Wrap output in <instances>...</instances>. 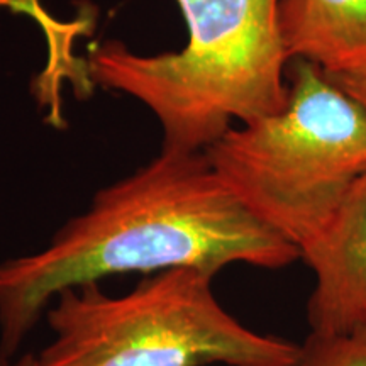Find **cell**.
Returning <instances> with one entry per match:
<instances>
[{"label":"cell","instance_id":"obj_1","mask_svg":"<svg viewBox=\"0 0 366 366\" xmlns=\"http://www.w3.org/2000/svg\"><path fill=\"white\" fill-rule=\"evenodd\" d=\"M300 249L232 194L205 151L162 149L132 175L97 192L43 249L0 262V356L9 358L59 292L122 273L232 263L278 269Z\"/></svg>","mask_w":366,"mask_h":366},{"label":"cell","instance_id":"obj_2","mask_svg":"<svg viewBox=\"0 0 366 366\" xmlns=\"http://www.w3.org/2000/svg\"><path fill=\"white\" fill-rule=\"evenodd\" d=\"M189 39L175 53L137 54L119 41L90 51L95 84L144 104L164 151L199 153L224 132L288 102L280 0H177Z\"/></svg>","mask_w":366,"mask_h":366},{"label":"cell","instance_id":"obj_3","mask_svg":"<svg viewBox=\"0 0 366 366\" xmlns=\"http://www.w3.org/2000/svg\"><path fill=\"white\" fill-rule=\"evenodd\" d=\"M288 80L283 111L232 126L205 154L232 194L302 253L366 172V112L304 59Z\"/></svg>","mask_w":366,"mask_h":366},{"label":"cell","instance_id":"obj_4","mask_svg":"<svg viewBox=\"0 0 366 366\" xmlns=\"http://www.w3.org/2000/svg\"><path fill=\"white\" fill-rule=\"evenodd\" d=\"M214 277L151 274L124 295L66 288L46 310L53 341L39 366H300L302 346L242 326L219 304Z\"/></svg>","mask_w":366,"mask_h":366},{"label":"cell","instance_id":"obj_5","mask_svg":"<svg viewBox=\"0 0 366 366\" xmlns=\"http://www.w3.org/2000/svg\"><path fill=\"white\" fill-rule=\"evenodd\" d=\"M312 268L310 336L341 337L366 331V172L324 231L302 249Z\"/></svg>","mask_w":366,"mask_h":366},{"label":"cell","instance_id":"obj_6","mask_svg":"<svg viewBox=\"0 0 366 366\" xmlns=\"http://www.w3.org/2000/svg\"><path fill=\"white\" fill-rule=\"evenodd\" d=\"M278 21L288 61L326 75L366 66V0H280Z\"/></svg>","mask_w":366,"mask_h":366},{"label":"cell","instance_id":"obj_7","mask_svg":"<svg viewBox=\"0 0 366 366\" xmlns=\"http://www.w3.org/2000/svg\"><path fill=\"white\" fill-rule=\"evenodd\" d=\"M300 366H366V331L341 337L309 334L302 345Z\"/></svg>","mask_w":366,"mask_h":366},{"label":"cell","instance_id":"obj_8","mask_svg":"<svg viewBox=\"0 0 366 366\" xmlns=\"http://www.w3.org/2000/svg\"><path fill=\"white\" fill-rule=\"evenodd\" d=\"M326 76L366 112V66L342 73H332V75Z\"/></svg>","mask_w":366,"mask_h":366},{"label":"cell","instance_id":"obj_9","mask_svg":"<svg viewBox=\"0 0 366 366\" xmlns=\"http://www.w3.org/2000/svg\"><path fill=\"white\" fill-rule=\"evenodd\" d=\"M11 366H39V361L36 355H24L21 360H17L16 365Z\"/></svg>","mask_w":366,"mask_h":366},{"label":"cell","instance_id":"obj_10","mask_svg":"<svg viewBox=\"0 0 366 366\" xmlns=\"http://www.w3.org/2000/svg\"><path fill=\"white\" fill-rule=\"evenodd\" d=\"M0 366H11V365L7 363V360L4 358V356H0Z\"/></svg>","mask_w":366,"mask_h":366}]
</instances>
